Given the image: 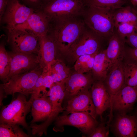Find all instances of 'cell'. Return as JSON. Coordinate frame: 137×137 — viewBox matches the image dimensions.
Returning a JSON list of instances; mask_svg holds the SVG:
<instances>
[{
	"mask_svg": "<svg viewBox=\"0 0 137 137\" xmlns=\"http://www.w3.org/2000/svg\"><path fill=\"white\" fill-rule=\"evenodd\" d=\"M88 7L83 15L85 25L99 37L108 42L115 27L113 8L93 5Z\"/></svg>",
	"mask_w": 137,
	"mask_h": 137,
	"instance_id": "1",
	"label": "cell"
},
{
	"mask_svg": "<svg viewBox=\"0 0 137 137\" xmlns=\"http://www.w3.org/2000/svg\"><path fill=\"white\" fill-rule=\"evenodd\" d=\"M49 34L54 41L57 50L65 54L79 38L85 28L83 20L76 18L55 22Z\"/></svg>",
	"mask_w": 137,
	"mask_h": 137,
	"instance_id": "2",
	"label": "cell"
},
{
	"mask_svg": "<svg viewBox=\"0 0 137 137\" xmlns=\"http://www.w3.org/2000/svg\"><path fill=\"white\" fill-rule=\"evenodd\" d=\"M84 6L82 0H53L42 7L51 21L55 22L83 15Z\"/></svg>",
	"mask_w": 137,
	"mask_h": 137,
	"instance_id": "3",
	"label": "cell"
},
{
	"mask_svg": "<svg viewBox=\"0 0 137 137\" xmlns=\"http://www.w3.org/2000/svg\"><path fill=\"white\" fill-rule=\"evenodd\" d=\"M43 71V69L40 66L32 70L11 77L7 82L0 85L4 98L17 93L27 97L31 94L38 79Z\"/></svg>",
	"mask_w": 137,
	"mask_h": 137,
	"instance_id": "4",
	"label": "cell"
},
{
	"mask_svg": "<svg viewBox=\"0 0 137 137\" xmlns=\"http://www.w3.org/2000/svg\"><path fill=\"white\" fill-rule=\"evenodd\" d=\"M26 97L20 94L9 104L3 107L0 113V124L21 125L28 131L30 130L26 117L31 108V102L29 100L27 101Z\"/></svg>",
	"mask_w": 137,
	"mask_h": 137,
	"instance_id": "5",
	"label": "cell"
},
{
	"mask_svg": "<svg viewBox=\"0 0 137 137\" xmlns=\"http://www.w3.org/2000/svg\"><path fill=\"white\" fill-rule=\"evenodd\" d=\"M65 89L64 81H63L54 83L48 91L47 95L49 97L52 103L51 112L47 118L41 124H31L30 127L31 129L32 134L40 136L43 134L46 135L48 127L55 120L58 114L64 110L62 105L65 97Z\"/></svg>",
	"mask_w": 137,
	"mask_h": 137,
	"instance_id": "6",
	"label": "cell"
},
{
	"mask_svg": "<svg viewBox=\"0 0 137 137\" xmlns=\"http://www.w3.org/2000/svg\"><path fill=\"white\" fill-rule=\"evenodd\" d=\"M104 41L88 28H85L65 54L75 62L81 56L97 54L102 50L101 47Z\"/></svg>",
	"mask_w": 137,
	"mask_h": 137,
	"instance_id": "7",
	"label": "cell"
},
{
	"mask_svg": "<svg viewBox=\"0 0 137 137\" xmlns=\"http://www.w3.org/2000/svg\"><path fill=\"white\" fill-rule=\"evenodd\" d=\"M8 30L7 41L13 52L38 55L39 37L19 29Z\"/></svg>",
	"mask_w": 137,
	"mask_h": 137,
	"instance_id": "8",
	"label": "cell"
},
{
	"mask_svg": "<svg viewBox=\"0 0 137 137\" xmlns=\"http://www.w3.org/2000/svg\"><path fill=\"white\" fill-rule=\"evenodd\" d=\"M53 130L60 131L65 125L75 127L83 133L90 135L96 126L97 122L89 114L77 112L58 116L55 119Z\"/></svg>",
	"mask_w": 137,
	"mask_h": 137,
	"instance_id": "9",
	"label": "cell"
},
{
	"mask_svg": "<svg viewBox=\"0 0 137 137\" xmlns=\"http://www.w3.org/2000/svg\"><path fill=\"white\" fill-rule=\"evenodd\" d=\"M35 11L33 8L21 4L19 0H10L0 21L9 30L24 23Z\"/></svg>",
	"mask_w": 137,
	"mask_h": 137,
	"instance_id": "10",
	"label": "cell"
},
{
	"mask_svg": "<svg viewBox=\"0 0 137 137\" xmlns=\"http://www.w3.org/2000/svg\"><path fill=\"white\" fill-rule=\"evenodd\" d=\"M8 53L10 60V68L7 82L13 76L32 70L40 66L39 58L37 54L13 51Z\"/></svg>",
	"mask_w": 137,
	"mask_h": 137,
	"instance_id": "11",
	"label": "cell"
},
{
	"mask_svg": "<svg viewBox=\"0 0 137 137\" xmlns=\"http://www.w3.org/2000/svg\"><path fill=\"white\" fill-rule=\"evenodd\" d=\"M51 21L43 11H34L25 22L14 28L22 30L39 37L48 33Z\"/></svg>",
	"mask_w": 137,
	"mask_h": 137,
	"instance_id": "12",
	"label": "cell"
},
{
	"mask_svg": "<svg viewBox=\"0 0 137 137\" xmlns=\"http://www.w3.org/2000/svg\"><path fill=\"white\" fill-rule=\"evenodd\" d=\"M94 80L92 73L71 74L64 80L65 97L68 99L82 92L89 90Z\"/></svg>",
	"mask_w": 137,
	"mask_h": 137,
	"instance_id": "13",
	"label": "cell"
},
{
	"mask_svg": "<svg viewBox=\"0 0 137 137\" xmlns=\"http://www.w3.org/2000/svg\"><path fill=\"white\" fill-rule=\"evenodd\" d=\"M123 60L119 62L112 67L103 81L110 98L111 107L109 114L110 117L112 116V105L114 98L125 84Z\"/></svg>",
	"mask_w": 137,
	"mask_h": 137,
	"instance_id": "14",
	"label": "cell"
},
{
	"mask_svg": "<svg viewBox=\"0 0 137 137\" xmlns=\"http://www.w3.org/2000/svg\"><path fill=\"white\" fill-rule=\"evenodd\" d=\"M64 109L65 114L77 112H85L96 121L97 115L89 90L81 93L68 99Z\"/></svg>",
	"mask_w": 137,
	"mask_h": 137,
	"instance_id": "15",
	"label": "cell"
},
{
	"mask_svg": "<svg viewBox=\"0 0 137 137\" xmlns=\"http://www.w3.org/2000/svg\"><path fill=\"white\" fill-rule=\"evenodd\" d=\"M57 48L53 39L48 33L39 37V51L38 55L40 65L47 72L55 60Z\"/></svg>",
	"mask_w": 137,
	"mask_h": 137,
	"instance_id": "16",
	"label": "cell"
},
{
	"mask_svg": "<svg viewBox=\"0 0 137 137\" xmlns=\"http://www.w3.org/2000/svg\"><path fill=\"white\" fill-rule=\"evenodd\" d=\"M137 100V86L125 84L114 98L113 110L124 112L130 110Z\"/></svg>",
	"mask_w": 137,
	"mask_h": 137,
	"instance_id": "17",
	"label": "cell"
},
{
	"mask_svg": "<svg viewBox=\"0 0 137 137\" xmlns=\"http://www.w3.org/2000/svg\"><path fill=\"white\" fill-rule=\"evenodd\" d=\"M90 93L97 115L101 117L103 113L111 107V100L103 81L94 80L91 88Z\"/></svg>",
	"mask_w": 137,
	"mask_h": 137,
	"instance_id": "18",
	"label": "cell"
},
{
	"mask_svg": "<svg viewBox=\"0 0 137 137\" xmlns=\"http://www.w3.org/2000/svg\"><path fill=\"white\" fill-rule=\"evenodd\" d=\"M122 113L117 116L115 124L116 133L120 137L135 136L137 131V117Z\"/></svg>",
	"mask_w": 137,
	"mask_h": 137,
	"instance_id": "19",
	"label": "cell"
},
{
	"mask_svg": "<svg viewBox=\"0 0 137 137\" xmlns=\"http://www.w3.org/2000/svg\"><path fill=\"white\" fill-rule=\"evenodd\" d=\"M31 124L46 120L49 116L52 109V103L49 97L43 95L31 101Z\"/></svg>",
	"mask_w": 137,
	"mask_h": 137,
	"instance_id": "20",
	"label": "cell"
},
{
	"mask_svg": "<svg viewBox=\"0 0 137 137\" xmlns=\"http://www.w3.org/2000/svg\"><path fill=\"white\" fill-rule=\"evenodd\" d=\"M125 41L117 33L115 27L114 33L108 41L107 48L105 49L106 56L112 66L124 58Z\"/></svg>",
	"mask_w": 137,
	"mask_h": 137,
	"instance_id": "21",
	"label": "cell"
},
{
	"mask_svg": "<svg viewBox=\"0 0 137 137\" xmlns=\"http://www.w3.org/2000/svg\"><path fill=\"white\" fill-rule=\"evenodd\" d=\"M112 67V64L107 57L105 49L96 54L92 70L94 80L104 81Z\"/></svg>",
	"mask_w": 137,
	"mask_h": 137,
	"instance_id": "22",
	"label": "cell"
},
{
	"mask_svg": "<svg viewBox=\"0 0 137 137\" xmlns=\"http://www.w3.org/2000/svg\"><path fill=\"white\" fill-rule=\"evenodd\" d=\"M112 14L115 27L122 23H129L137 25V15L132 11L130 6L113 9Z\"/></svg>",
	"mask_w": 137,
	"mask_h": 137,
	"instance_id": "23",
	"label": "cell"
},
{
	"mask_svg": "<svg viewBox=\"0 0 137 137\" xmlns=\"http://www.w3.org/2000/svg\"><path fill=\"white\" fill-rule=\"evenodd\" d=\"M47 72L52 76L54 83L64 81L71 74L70 68L58 59L54 61Z\"/></svg>",
	"mask_w": 137,
	"mask_h": 137,
	"instance_id": "24",
	"label": "cell"
},
{
	"mask_svg": "<svg viewBox=\"0 0 137 137\" xmlns=\"http://www.w3.org/2000/svg\"><path fill=\"white\" fill-rule=\"evenodd\" d=\"M10 68V56L6 51L4 43L2 42L0 45V77L3 83L7 82Z\"/></svg>",
	"mask_w": 137,
	"mask_h": 137,
	"instance_id": "25",
	"label": "cell"
},
{
	"mask_svg": "<svg viewBox=\"0 0 137 137\" xmlns=\"http://www.w3.org/2000/svg\"><path fill=\"white\" fill-rule=\"evenodd\" d=\"M96 54L84 55L78 57L75 61L74 65L75 71L82 74L91 71Z\"/></svg>",
	"mask_w": 137,
	"mask_h": 137,
	"instance_id": "26",
	"label": "cell"
},
{
	"mask_svg": "<svg viewBox=\"0 0 137 137\" xmlns=\"http://www.w3.org/2000/svg\"><path fill=\"white\" fill-rule=\"evenodd\" d=\"M19 125L10 123H1L0 125V137H28Z\"/></svg>",
	"mask_w": 137,
	"mask_h": 137,
	"instance_id": "27",
	"label": "cell"
},
{
	"mask_svg": "<svg viewBox=\"0 0 137 137\" xmlns=\"http://www.w3.org/2000/svg\"><path fill=\"white\" fill-rule=\"evenodd\" d=\"M125 84L132 87L137 86V64L123 61Z\"/></svg>",
	"mask_w": 137,
	"mask_h": 137,
	"instance_id": "28",
	"label": "cell"
},
{
	"mask_svg": "<svg viewBox=\"0 0 137 137\" xmlns=\"http://www.w3.org/2000/svg\"><path fill=\"white\" fill-rule=\"evenodd\" d=\"M127 1L128 0H85L87 6L93 5L113 9L123 7Z\"/></svg>",
	"mask_w": 137,
	"mask_h": 137,
	"instance_id": "29",
	"label": "cell"
},
{
	"mask_svg": "<svg viewBox=\"0 0 137 137\" xmlns=\"http://www.w3.org/2000/svg\"><path fill=\"white\" fill-rule=\"evenodd\" d=\"M136 26L129 23H124L118 24L115 28L120 37L125 41L126 37L135 31Z\"/></svg>",
	"mask_w": 137,
	"mask_h": 137,
	"instance_id": "30",
	"label": "cell"
},
{
	"mask_svg": "<svg viewBox=\"0 0 137 137\" xmlns=\"http://www.w3.org/2000/svg\"><path fill=\"white\" fill-rule=\"evenodd\" d=\"M43 79L42 73L38 79L34 87L29 99L31 101L43 95H47L48 92L45 89L43 86Z\"/></svg>",
	"mask_w": 137,
	"mask_h": 137,
	"instance_id": "31",
	"label": "cell"
},
{
	"mask_svg": "<svg viewBox=\"0 0 137 137\" xmlns=\"http://www.w3.org/2000/svg\"><path fill=\"white\" fill-rule=\"evenodd\" d=\"M124 60L129 63L137 64V48L125 45Z\"/></svg>",
	"mask_w": 137,
	"mask_h": 137,
	"instance_id": "32",
	"label": "cell"
},
{
	"mask_svg": "<svg viewBox=\"0 0 137 137\" xmlns=\"http://www.w3.org/2000/svg\"><path fill=\"white\" fill-rule=\"evenodd\" d=\"M109 132L105 124H101L96 126L93 132L89 135V137H107Z\"/></svg>",
	"mask_w": 137,
	"mask_h": 137,
	"instance_id": "33",
	"label": "cell"
},
{
	"mask_svg": "<svg viewBox=\"0 0 137 137\" xmlns=\"http://www.w3.org/2000/svg\"><path fill=\"white\" fill-rule=\"evenodd\" d=\"M43 84L44 87L46 90L47 88H49L50 89L54 83L53 78L52 76L47 72L43 71Z\"/></svg>",
	"mask_w": 137,
	"mask_h": 137,
	"instance_id": "34",
	"label": "cell"
},
{
	"mask_svg": "<svg viewBox=\"0 0 137 137\" xmlns=\"http://www.w3.org/2000/svg\"><path fill=\"white\" fill-rule=\"evenodd\" d=\"M130 46L134 48H137V33L135 31L127 36L125 40Z\"/></svg>",
	"mask_w": 137,
	"mask_h": 137,
	"instance_id": "35",
	"label": "cell"
},
{
	"mask_svg": "<svg viewBox=\"0 0 137 137\" xmlns=\"http://www.w3.org/2000/svg\"><path fill=\"white\" fill-rule=\"evenodd\" d=\"M26 4L31 8L42 7L44 4L43 0H22Z\"/></svg>",
	"mask_w": 137,
	"mask_h": 137,
	"instance_id": "36",
	"label": "cell"
},
{
	"mask_svg": "<svg viewBox=\"0 0 137 137\" xmlns=\"http://www.w3.org/2000/svg\"><path fill=\"white\" fill-rule=\"evenodd\" d=\"M10 0H0V19H2Z\"/></svg>",
	"mask_w": 137,
	"mask_h": 137,
	"instance_id": "37",
	"label": "cell"
},
{
	"mask_svg": "<svg viewBox=\"0 0 137 137\" xmlns=\"http://www.w3.org/2000/svg\"><path fill=\"white\" fill-rule=\"evenodd\" d=\"M130 1L133 5H137V0H130Z\"/></svg>",
	"mask_w": 137,
	"mask_h": 137,
	"instance_id": "38",
	"label": "cell"
},
{
	"mask_svg": "<svg viewBox=\"0 0 137 137\" xmlns=\"http://www.w3.org/2000/svg\"><path fill=\"white\" fill-rule=\"evenodd\" d=\"M53 0H43V2H44V4L46 3L52 1Z\"/></svg>",
	"mask_w": 137,
	"mask_h": 137,
	"instance_id": "39",
	"label": "cell"
},
{
	"mask_svg": "<svg viewBox=\"0 0 137 137\" xmlns=\"http://www.w3.org/2000/svg\"><path fill=\"white\" fill-rule=\"evenodd\" d=\"M135 30L137 31V25L135 27Z\"/></svg>",
	"mask_w": 137,
	"mask_h": 137,
	"instance_id": "40",
	"label": "cell"
}]
</instances>
